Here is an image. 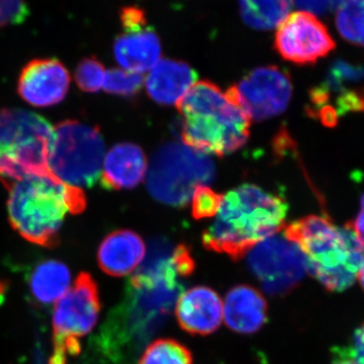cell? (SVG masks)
I'll return each instance as SVG.
<instances>
[{"mask_svg":"<svg viewBox=\"0 0 364 364\" xmlns=\"http://www.w3.org/2000/svg\"><path fill=\"white\" fill-rule=\"evenodd\" d=\"M287 210L289 205L282 196L253 184H243L223 198L217 218L203 232V246L240 259L282 229Z\"/></svg>","mask_w":364,"mask_h":364,"instance_id":"6da1fadb","label":"cell"},{"mask_svg":"<svg viewBox=\"0 0 364 364\" xmlns=\"http://www.w3.org/2000/svg\"><path fill=\"white\" fill-rule=\"evenodd\" d=\"M176 105L182 142L191 149L225 156L247 142L251 119L215 83L198 81Z\"/></svg>","mask_w":364,"mask_h":364,"instance_id":"7a4b0ae2","label":"cell"},{"mask_svg":"<svg viewBox=\"0 0 364 364\" xmlns=\"http://www.w3.org/2000/svg\"><path fill=\"white\" fill-rule=\"evenodd\" d=\"M9 188L7 212L11 227L31 243L54 247L68 213L85 210L82 189L72 188L55 176H28L6 181Z\"/></svg>","mask_w":364,"mask_h":364,"instance_id":"3957f363","label":"cell"},{"mask_svg":"<svg viewBox=\"0 0 364 364\" xmlns=\"http://www.w3.org/2000/svg\"><path fill=\"white\" fill-rule=\"evenodd\" d=\"M284 237L305 256L306 270L329 291H346L364 260V246L350 225L337 227L324 215H308L289 225Z\"/></svg>","mask_w":364,"mask_h":364,"instance_id":"277c9868","label":"cell"},{"mask_svg":"<svg viewBox=\"0 0 364 364\" xmlns=\"http://www.w3.org/2000/svg\"><path fill=\"white\" fill-rule=\"evenodd\" d=\"M52 124L30 111L0 109V179L54 176L49 169Z\"/></svg>","mask_w":364,"mask_h":364,"instance_id":"5b68a950","label":"cell"},{"mask_svg":"<svg viewBox=\"0 0 364 364\" xmlns=\"http://www.w3.org/2000/svg\"><path fill=\"white\" fill-rule=\"evenodd\" d=\"M147 176L148 191L158 202L183 207L200 186L215 178L214 162L208 155L179 143H168L156 151Z\"/></svg>","mask_w":364,"mask_h":364,"instance_id":"8992f818","label":"cell"},{"mask_svg":"<svg viewBox=\"0 0 364 364\" xmlns=\"http://www.w3.org/2000/svg\"><path fill=\"white\" fill-rule=\"evenodd\" d=\"M105 141L95 127L64 121L55 127L50 150V171L67 186L91 188L102 176Z\"/></svg>","mask_w":364,"mask_h":364,"instance_id":"52a82bcc","label":"cell"},{"mask_svg":"<svg viewBox=\"0 0 364 364\" xmlns=\"http://www.w3.org/2000/svg\"><path fill=\"white\" fill-rule=\"evenodd\" d=\"M97 282L90 273L78 275L73 287L57 301L53 312L54 351L49 364H66L68 356L80 353L79 339L92 331L100 316Z\"/></svg>","mask_w":364,"mask_h":364,"instance_id":"ba28073f","label":"cell"},{"mask_svg":"<svg viewBox=\"0 0 364 364\" xmlns=\"http://www.w3.org/2000/svg\"><path fill=\"white\" fill-rule=\"evenodd\" d=\"M293 85L289 74L277 66L254 69L226 91L230 100L249 119L261 122L279 116L291 102Z\"/></svg>","mask_w":364,"mask_h":364,"instance_id":"9c48e42d","label":"cell"},{"mask_svg":"<svg viewBox=\"0 0 364 364\" xmlns=\"http://www.w3.org/2000/svg\"><path fill=\"white\" fill-rule=\"evenodd\" d=\"M248 265L261 286L272 294H284L298 286L305 277V256L286 237H270L249 254Z\"/></svg>","mask_w":364,"mask_h":364,"instance_id":"30bf717a","label":"cell"},{"mask_svg":"<svg viewBox=\"0 0 364 364\" xmlns=\"http://www.w3.org/2000/svg\"><path fill=\"white\" fill-rule=\"evenodd\" d=\"M274 44L282 58L298 65L316 63L336 47L327 26L305 11L289 14L277 26Z\"/></svg>","mask_w":364,"mask_h":364,"instance_id":"8fae6325","label":"cell"},{"mask_svg":"<svg viewBox=\"0 0 364 364\" xmlns=\"http://www.w3.org/2000/svg\"><path fill=\"white\" fill-rule=\"evenodd\" d=\"M121 23L124 32L114 45L117 63L134 73L151 70L160 60L161 44L157 33L148 26L145 11L136 6L124 7Z\"/></svg>","mask_w":364,"mask_h":364,"instance_id":"7c38bea8","label":"cell"},{"mask_svg":"<svg viewBox=\"0 0 364 364\" xmlns=\"http://www.w3.org/2000/svg\"><path fill=\"white\" fill-rule=\"evenodd\" d=\"M70 80V74L59 60H32L18 78V95L33 107H53L66 97Z\"/></svg>","mask_w":364,"mask_h":364,"instance_id":"4fadbf2b","label":"cell"},{"mask_svg":"<svg viewBox=\"0 0 364 364\" xmlns=\"http://www.w3.org/2000/svg\"><path fill=\"white\" fill-rule=\"evenodd\" d=\"M177 321L184 331L195 335L215 332L224 318L219 294L207 287H196L182 294L177 301Z\"/></svg>","mask_w":364,"mask_h":364,"instance_id":"5bb4252c","label":"cell"},{"mask_svg":"<svg viewBox=\"0 0 364 364\" xmlns=\"http://www.w3.org/2000/svg\"><path fill=\"white\" fill-rule=\"evenodd\" d=\"M147 169V158L140 146L117 144L105 157L100 184L109 191L134 188L145 178Z\"/></svg>","mask_w":364,"mask_h":364,"instance_id":"9a60e30c","label":"cell"},{"mask_svg":"<svg viewBox=\"0 0 364 364\" xmlns=\"http://www.w3.org/2000/svg\"><path fill=\"white\" fill-rule=\"evenodd\" d=\"M146 248L138 234L130 230H117L107 235L97 251L98 265L112 277L130 274L142 262Z\"/></svg>","mask_w":364,"mask_h":364,"instance_id":"2e32d148","label":"cell"},{"mask_svg":"<svg viewBox=\"0 0 364 364\" xmlns=\"http://www.w3.org/2000/svg\"><path fill=\"white\" fill-rule=\"evenodd\" d=\"M196 78L198 74L188 64L177 60H159L146 78V90L157 104L177 105L196 85Z\"/></svg>","mask_w":364,"mask_h":364,"instance_id":"e0dca14e","label":"cell"},{"mask_svg":"<svg viewBox=\"0 0 364 364\" xmlns=\"http://www.w3.org/2000/svg\"><path fill=\"white\" fill-rule=\"evenodd\" d=\"M223 306L228 327L235 332L252 334L259 331L267 323V299L253 287H233L228 293Z\"/></svg>","mask_w":364,"mask_h":364,"instance_id":"ac0fdd59","label":"cell"},{"mask_svg":"<svg viewBox=\"0 0 364 364\" xmlns=\"http://www.w3.org/2000/svg\"><path fill=\"white\" fill-rule=\"evenodd\" d=\"M70 284V270L61 261H43L31 274V291L33 299L43 305L56 303L63 298Z\"/></svg>","mask_w":364,"mask_h":364,"instance_id":"d6986e66","label":"cell"},{"mask_svg":"<svg viewBox=\"0 0 364 364\" xmlns=\"http://www.w3.org/2000/svg\"><path fill=\"white\" fill-rule=\"evenodd\" d=\"M293 0H239L242 18L258 31L277 28L291 11Z\"/></svg>","mask_w":364,"mask_h":364,"instance_id":"ffe728a7","label":"cell"},{"mask_svg":"<svg viewBox=\"0 0 364 364\" xmlns=\"http://www.w3.org/2000/svg\"><path fill=\"white\" fill-rule=\"evenodd\" d=\"M336 28L351 44L364 47V0H345L337 11Z\"/></svg>","mask_w":364,"mask_h":364,"instance_id":"44dd1931","label":"cell"},{"mask_svg":"<svg viewBox=\"0 0 364 364\" xmlns=\"http://www.w3.org/2000/svg\"><path fill=\"white\" fill-rule=\"evenodd\" d=\"M138 364H193V355L176 340L160 339L147 347Z\"/></svg>","mask_w":364,"mask_h":364,"instance_id":"7402d4cb","label":"cell"},{"mask_svg":"<svg viewBox=\"0 0 364 364\" xmlns=\"http://www.w3.org/2000/svg\"><path fill=\"white\" fill-rule=\"evenodd\" d=\"M143 83L142 74L114 68L105 72L102 88L109 95L131 97L141 90Z\"/></svg>","mask_w":364,"mask_h":364,"instance_id":"603a6c76","label":"cell"},{"mask_svg":"<svg viewBox=\"0 0 364 364\" xmlns=\"http://www.w3.org/2000/svg\"><path fill=\"white\" fill-rule=\"evenodd\" d=\"M105 72L102 62L95 57L81 60L75 70L76 85L85 92H97L104 85Z\"/></svg>","mask_w":364,"mask_h":364,"instance_id":"cb8c5ba5","label":"cell"},{"mask_svg":"<svg viewBox=\"0 0 364 364\" xmlns=\"http://www.w3.org/2000/svg\"><path fill=\"white\" fill-rule=\"evenodd\" d=\"M224 196L205 186H198L193 191L191 214L196 220L208 219L218 214Z\"/></svg>","mask_w":364,"mask_h":364,"instance_id":"d4e9b609","label":"cell"},{"mask_svg":"<svg viewBox=\"0 0 364 364\" xmlns=\"http://www.w3.org/2000/svg\"><path fill=\"white\" fill-rule=\"evenodd\" d=\"M28 13L25 0H0V28L23 23Z\"/></svg>","mask_w":364,"mask_h":364,"instance_id":"484cf974","label":"cell"},{"mask_svg":"<svg viewBox=\"0 0 364 364\" xmlns=\"http://www.w3.org/2000/svg\"><path fill=\"white\" fill-rule=\"evenodd\" d=\"M296 6L311 14H325L336 6L335 0H293Z\"/></svg>","mask_w":364,"mask_h":364,"instance_id":"4316f807","label":"cell"},{"mask_svg":"<svg viewBox=\"0 0 364 364\" xmlns=\"http://www.w3.org/2000/svg\"><path fill=\"white\" fill-rule=\"evenodd\" d=\"M350 349L356 363L364 364V323L354 332Z\"/></svg>","mask_w":364,"mask_h":364,"instance_id":"83f0119b","label":"cell"},{"mask_svg":"<svg viewBox=\"0 0 364 364\" xmlns=\"http://www.w3.org/2000/svg\"><path fill=\"white\" fill-rule=\"evenodd\" d=\"M331 364H358L352 355L350 347H337L333 349Z\"/></svg>","mask_w":364,"mask_h":364,"instance_id":"f1b7e54d","label":"cell"},{"mask_svg":"<svg viewBox=\"0 0 364 364\" xmlns=\"http://www.w3.org/2000/svg\"><path fill=\"white\" fill-rule=\"evenodd\" d=\"M360 203V212L358 213L355 221L353 223L350 222V225L358 240L364 246V195L361 198Z\"/></svg>","mask_w":364,"mask_h":364,"instance_id":"f546056e","label":"cell"},{"mask_svg":"<svg viewBox=\"0 0 364 364\" xmlns=\"http://www.w3.org/2000/svg\"><path fill=\"white\" fill-rule=\"evenodd\" d=\"M358 279L359 284H360V286L363 287L364 291V260L363 264H361L360 269H359Z\"/></svg>","mask_w":364,"mask_h":364,"instance_id":"4dcf8cb0","label":"cell"},{"mask_svg":"<svg viewBox=\"0 0 364 364\" xmlns=\"http://www.w3.org/2000/svg\"><path fill=\"white\" fill-rule=\"evenodd\" d=\"M6 291V282H2L1 279H0V296L1 294H4V291Z\"/></svg>","mask_w":364,"mask_h":364,"instance_id":"1f68e13d","label":"cell"},{"mask_svg":"<svg viewBox=\"0 0 364 364\" xmlns=\"http://www.w3.org/2000/svg\"><path fill=\"white\" fill-rule=\"evenodd\" d=\"M343 1H345V0H335V4H336V6H339Z\"/></svg>","mask_w":364,"mask_h":364,"instance_id":"d6a6232c","label":"cell"}]
</instances>
